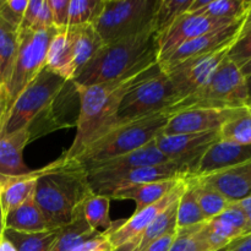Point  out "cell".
Listing matches in <instances>:
<instances>
[{
	"label": "cell",
	"mask_w": 251,
	"mask_h": 251,
	"mask_svg": "<svg viewBox=\"0 0 251 251\" xmlns=\"http://www.w3.org/2000/svg\"><path fill=\"white\" fill-rule=\"evenodd\" d=\"M92 190L83 164L63 156L39 169L34 200L49 229H59L82 213V205Z\"/></svg>",
	"instance_id": "1"
},
{
	"label": "cell",
	"mask_w": 251,
	"mask_h": 251,
	"mask_svg": "<svg viewBox=\"0 0 251 251\" xmlns=\"http://www.w3.org/2000/svg\"><path fill=\"white\" fill-rule=\"evenodd\" d=\"M158 63L123 77L93 86H75L80 98V114L76 123L73 145L64 156L76 158L93 141L112 129L117 123V113L127 91L156 70Z\"/></svg>",
	"instance_id": "2"
},
{
	"label": "cell",
	"mask_w": 251,
	"mask_h": 251,
	"mask_svg": "<svg viewBox=\"0 0 251 251\" xmlns=\"http://www.w3.org/2000/svg\"><path fill=\"white\" fill-rule=\"evenodd\" d=\"M158 37L153 29L105 43L71 80L74 86H93L123 77L158 63Z\"/></svg>",
	"instance_id": "3"
},
{
	"label": "cell",
	"mask_w": 251,
	"mask_h": 251,
	"mask_svg": "<svg viewBox=\"0 0 251 251\" xmlns=\"http://www.w3.org/2000/svg\"><path fill=\"white\" fill-rule=\"evenodd\" d=\"M172 113L168 109L114 125L93 141L76 159L83 166L123 156L141 149L161 134Z\"/></svg>",
	"instance_id": "4"
},
{
	"label": "cell",
	"mask_w": 251,
	"mask_h": 251,
	"mask_svg": "<svg viewBox=\"0 0 251 251\" xmlns=\"http://www.w3.org/2000/svg\"><path fill=\"white\" fill-rule=\"evenodd\" d=\"M249 107L247 83L242 70L226 58L210 80L189 97L168 108L172 114L191 108L237 109Z\"/></svg>",
	"instance_id": "5"
},
{
	"label": "cell",
	"mask_w": 251,
	"mask_h": 251,
	"mask_svg": "<svg viewBox=\"0 0 251 251\" xmlns=\"http://www.w3.org/2000/svg\"><path fill=\"white\" fill-rule=\"evenodd\" d=\"M56 31L58 28L55 27L46 31H19L16 56L6 82L0 87V98L4 104L5 113L17 96L46 68L47 51Z\"/></svg>",
	"instance_id": "6"
},
{
	"label": "cell",
	"mask_w": 251,
	"mask_h": 251,
	"mask_svg": "<svg viewBox=\"0 0 251 251\" xmlns=\"http://www.w3.org/2000/svg\"><path fill=\"white\" fill-rule=\"evenodd\" d=\"M157 5L158 0H104L93 27L103 44L136 36L153 29Z\"/></svg>",
	"instance_id": "7"
},
{
	"label": "cell",
	"mask_w": 251,
	"mask_h": 251,
	"mask_svg": "<svg viewBox=\"0 0 251 251\" xmlns=\"http://www.w3.org/2000/svg\"><path fill=\"white\" fill-rule=\"evenodd\" d=\"M66 82L63 77L44 68L6 110L0 136L31 126L37 115L53 104Z\"/></svg>",
	"instance_id": "8"
},
{
	"label": "cell",
	"mask_w": 251,
	"mask_h": 251,
	"mask_svg": "<svg viewBox=\"0 0 251 251\" xmlns=\"http://www.w3.org/2000/svg\"><path fill=\"white\" fill-rule=\"evenodd\" d=\"M176 103L169 76L159 68L127 91L118 109L115 125L162 112Z\"/></svg>",
	"instance_id": "9"
},
{
	"label": "cell",
	"mask_w": 251,
	"mask_h": 251,
	"mask_svg": "<svg viewBox=\"0 0 251 251\" xmlns=\"http://www.w3.org/2000/svg\"><path fill=\"white\" fill-rule=\"evenodd\" d=\"M220 130L196 134L157 135L154 141L159 151L185 176H194L201 157L208 147L220 141Z\"/></svg>",
	"instance_id": "10"
},
{
	"label": "cell",
	"mask_w": 251,
	"mask_h": 251,
	"mask_svg": "<svg viewBox=\"0 0 251 251\" xmlns=\"http://www.w3.org/2000/svg\"><path fill=\"white\" fill-rule=\"evenodd\" d=\"M87 174L88 184L92 193L108 199H113L115 194L142 184L186 176L174 163L142 167L119 174H95L88 172Z\"/></svg>",
	"instance_id": "11"
},
{
	"label": "cell",
	"mask_w": 251,
	"mask_h": 251,
	"mask_svg": "<svg viewBox=\"0 0 251 251\" xmlns=\"http://www.w3.org/2000/svg\"><path fill=\"white\" fill-rule=\"evenodd\" d=\"M234 41L229 42L212 53L183 61L166 73L169 76V80L176 95V102L193 95L210 80L220 64L227 58L228 51Z\"/></svg>",
	"instance_id": "12"
},
{
	"label": "cell",
	"mask_w": 251,
	"mask_h": 251,
	"mask_svg": "<svg viewBox=\"0 0 251 251\" xmlns=\"http://www.w3.org/2000/svg\"><path fill=\"white\" fill-rule=\"evenodd\" d=\"M238 21L215 19L203 15L185 14L176 20L166 32L158 37V64L168 59L181 44L195 39L222 27L230 26Z\"/></svg>",
	"instance_id": "13"
},
{
	"label": "cell",
	"mask_w": 251,
	"mask_h": 251,
	"mask_svg": "<svg viewBox=\"0 0 251 251\" xmlns=\"http://www.w3.org/2000/svg\"><path fill=\"white\" fill-rule=\"evenodd\" d=\"M188 176L183 179L173 190L169 194H167L163 199H161L157 202L142 208L141 211L134 212V215L127 221H120L114 225L113 223L112 228L105 230L104 235L107 237L110 247L113 250L119 249L124 245L129 244L132 240L136 239L147 227L152 223V221L159 215L163 210H166L169 205L176 202L181 194L184 193L188 183Z\"/></svg>",
	"instance_id": "14"
},
{
	"label": "cell",
	"mask_w": 251,
	"mask_h": 251,
	"mask_svg": "<svg viewBox=\"0 0 251 251\" xmlns=\"http://www.w3.org/2000/svg\"><path fill=\"white\" fill-rule=\"evenodd\" d=\"M250 107L237 109L218 108H191L174 113L161 131L162 135L196 134L220 130L227 122L247 112Z\"/></svg>",
	"instance_id": "15"
},
{
	"label": "cell",
	"mask_w": 251,
	"mask_h": 251,
	"mask_svg": "<svg viewBox=\"0 0 251 251\" xmlns=\"http://www.w3.org/2000/svg\"><path fill=\"white\" fill-rule=\"evenodd\" d=\"M242 20H239L235 24L230 25V26L215 29V31H211L208 33L198 37V38L191 39V41L181 44L168 59H166L161 64H158L161 70L163 73H168L169 70L176 68V65L181 64L183 61L199 58V56L206 55L208 53H212V51L217 50L221 47L234 41L239 36Z\"/></svg>",
	"instance_id": "16"
},
{
	"label": "cell",
	"mask_w": 251,
	"mask_h": 251,
	"mask_svg": "<svg viewBox=\"0 0 251 251\" xmlns=\"http://www.w3.org/2000/svg\"><path fill=\"white\" fill-rule=\"evenodd\" d=\"M172 163L167 156H164L157 147L156 141L152 140L141 149L132 151L123 156L105 159L97 163L86 164L85 169L88 173L95 174H119L130 169L142 168V167L159 166V164Z\"/></svg>",
	"instance_id": "17"
},
{
	"label": "cell",
	"mask_w": 251,
	"mask_h": 251,
	"mask_svg": "<svg viewBox=\"0 0 251 251\" xmlns=\"http://www.w3.org/2000/svg\"><path fill=\"white\" fill-rule=\"evenodd\" d=\"M251 159V145L220 141L208 147L201 157L194 176H207L242 164Z\"/></svg>",
	"instance_id": "18"
},
{
	"label": "cell",
	"mask_w": 251,
	"mask_h": 251,
	"mask_svg": "<svg viewBox=\"0 0 251 251\" xmlns=\"http://www.w3.org/2000/svg\"><path fill=\"white\" fill-rule=\"evenodd\" d=\"M198 178L217 189L228 201L237 203L251 196V159L226 171Z\"/></svg>",
	"instance_id": "19"
},
{
	"label": "cell",
	"mask_w": 251,
	"mask_h": 251,
	"mask_svg": "<svg viewBox=\"0 0 251 251\" xmlns=\"http://www.w3.org/2000/svg\"><path fill=\"white\" fill-rule=\"evenodd\" d=\"M31 139L29 127L0 136V176H20L31 173L24 162V150Z\"/></svg>",
	"instance_id": "20"
},
{
	"label": "cell",
	"mask_w": 251,
	"mask_h": 251,
	"mask_svg": "<svg viewBox=\"0 0 251 251\" xmlns=\"http://www.w3.org/2000/svg\"><path fill=\"white\" fill-rule=\"evenodd\" d=\"M71 33V80L76 74L92 59L98 49L103 46L102 39L98 36L93 25L69 27Z\"/></svg>",
	"instance_id": "21"
},
{
	"label": "cell",
	"mask_w": 251,
	"mask_h": 251,
	"mask_svg": "<svg viewBox=\"0 0 251 251\" xmlns=\"http://www.w3.org/2000/svg\"><path fill=\"white\" fill-rule=\"evenodd\" d=\"M38 171H32L26 176H0V205L4 217L27 200L36 188Z\"/></svg>",
	"instance_id": "22"
},
{
	"label": "cell",
	"mask_w": 251,
	"mask_h": 251,
	"mask_svg": "<svg viewBox=\"0 0 251 251\" xmlns=\"http://www.w3.org/2000/svg\"><path fill=\"white\" fill-rule=\"evenodd\" d=\"M5 229L24 233H39L49 230L41 208L34 200V193L19 207L4 217Z\"/></svg>",
	"instance_id": "23"
},
{
	"label": "cell",
	"mask_w": 251,
	"mask_h": 251,
	"mask_svg": "<svg viewBox=\"0 0 251 251\" xmlns=\"http://www.w3.org/2000/svg\"><path fill=\"white\" fill-rule=\"evenodd\" d=\"M185 176L173 179H164V180L152 181V183L142 184V185L135 186V188L123 190L120 193L115 194L113 199L117 200H132L136 203V210L141 211L142 208L157 202L161 199H163L167 194L171 193L179 183H180Z\"/></svg>",
	"instance_id": "24"
},
{
	"label": "cell",
	"mask_w": 251,
	"mask_h": 251,
	"mask_svg": "<svg viewBox=\"0 0 251 251\" xmlns=\"http://www.w3.org/2000/svg\"><path fill=\"white\" fill-rule=\"evenodd\" d=\"M71 33L70 28H58L49 43L46 68L64 80L71 81Z\"/></svg>",
	"instance_id": "25"
},
{
	"label": "cell",
	"mask_w": 251,
	"mask_h": 251,
	"mask_svg": "<svg viewBox=\"0 0 251 251\" xmlns=\"http://www.w3.org/2000/svg\"><path fill=\"white\" fill-rule=\"evenodd\" d=\"M100 233L102 232L91 229L81 213L68 226L59 228L58 237L49 251H73L82 242L91 239Z\"/></svg>",
	"instance_id": "26"
},
{
	"label": "cell",
	"mask_w": 251,
	"mask_h": 251,
	"mask_svg": "<svg viewBox=\"0 0 251 251\" xmlns=\"http://www.w3.org/2000/svg\"><path fill=\"white\" fill-rule=\"evenodd\" d=\"M190 178L193 181L194 189H195L199 206H200L206 221L217 217L232 205L230 201H228L217 189L211 186L210 184L205 183L198 176H190Z\"/></svg>",
	"instance_id": "27"
},
{
	"label": "cell",
	"mask_w": 251,
	"mask_h": 251,
	"mask_svg": "<svg viewBox=\"0 0 251 251\" xmlns=\"http://www.w3.org/2000/svg\"><path fill=\"white\" fill-rule=\"evenodd\" d=\"M19 28L0 17V87L6 82L11 71L19 48Z\"/></svg>",
	"instance_id": "28"
},
{
	"label": "cell",
	"mask_w": 251,
	"mask_h": 251,
	"mask_svg": "<svg viewBox=\"0 0 251 251\" xmlns=\"http://www.w3.org/2000/svg\"><path fill=\"white\" fill-rule=\"evenodd\" d=\"M59 229H49L39 233H24L4 229V237L14 244L17 251H49L53 247Z\"/></svg>",
	"instance_id": "29"
},
{
	"label": "cell",
	"mask_w": 251,
	"mask_h": 251,
	"mask_svg": "<svg viewBox=\"0 0 251 251\" xmlns=\"http://www.w3.org/2000/svg\"><path fill=\"white\" fill-rule=\"evenodd\" d=\"M206 221L196 198L195 189L190 176H188L186 188L178 201V210H176V229L193 226L201 225Z\"/></svg>",
	"instance_id": "30"
},
{
	"label": "cell",
	"mask_w": 251,
	"mask_h": 251,
	"mask_svg": "<svg viewBox=\"0 0 251 251\" xmlns=\"http://www.w3.org/2000/svg\"><path fill=\"white\" fill-rule=\"evenodd\" d=\"M110 199L105 196L91 194L82 205V215L90 228L96 232H100V228L108 230L112 228L113 222L109 216Z\"/></svg>",
	"instance_id": "31"
},
{
	"label": "cell",
	"mask_w": 251,
	"mask_h": 251,
	"mask_svg": "<svg viewBox=\"0 0 251 251\" xmlns=\"http://www.w3.org/2000/svg\"><path fill=\"white\" fill-rule=\"evenodd\" d=\"M193 0H158L153 19V31L157 36L166 32L183 15L188 14Z\"/></svg>",
	"instance_id": "32"
},
{
	"label": "cell",
	"mask_w": 251,
	"mask_h": 251,
	"mask_svg": "<svg viewBox=\"0 0 251 251\" xmlns=\"http://www.w3.org/2000/svg\"><path fill=\"white\" fill-rule=\"evenodd\" d=\"M251 0H210L208 4L195 15L215 17L229 21H239L247 14Z\"/></svg>",
	"instance_id": "33"
},
{
	"label": "cell",
	"mask_w": 251,
	"mask_h": 251,
	"mask_svg": "<svg viewBox=\"0 0 251 251\" xmlns=\"http://www.w3.org/2000/svg\"><path fill=\"white\" fill-rule=\"evenodd\" d=\"M104 0H70L68 27L93 25L102 12Z\"/></svg>",
	"instance_id": "34"
},
{
	"label": "cell",
	"mask_w": 251,
	"mask_h": 251,
	"mask_svg": "<svg viewBox=\"0 0 251 251\" xmlns=\"http://www.w3.org/2000/svg\"><path fill=\"white\" fill-rule=\"evenodd\" d=\"M221 140L239 145H251V108L233 118L220 129Z\"/></svg>",
	"instance_id": "35"
},
{
	"label": "cell",
	"mask_w": 251,
	"mask_h": 251,
	"mask_svg": "<svg viewBox=\"0 0 251 251\" xmlns=\"http://www.w3.org/2000/svg\"><path fill=\"white\" fill-rule=\"evenodd\" d=\"M169 251H211L202 230V223L176 229V239Z\"/></svg>",
	"instance_id": "36"
},
{
	"label": "cell",
	"mask_w": 251,
	"mask_h": 251,
	"mask_svg": "<svg viewBox=\"0 0 251 251\" xmlns=\"http://www.w3.org/2000/svg\"><path fill=\"white\" fill-rule=\"evenodd\" d=\"M227 58L242 70L243 75H249L251 73V28L237 37Z\"/></svg>",
	"instance_id": "37"
},
{
	"label": "cell",
	"mask_w": 251,
	"mask_h": 251,
	"mask_svg": "<svg viewBox=\"0 0 251 251\" xmlns=\"http://www.w3.org/2000/svg\"><path fill=\"white\" fill-rule=\"evenodd\" d=\"M28 0H0V17L11 26L20 28Z\"/></svg>",
	"instance_id": "38"
},
{
	"label": "cell",
	"mask_w": 251,
	"mask_h": 251,
	"mask_svg": "<svg viewBox=\"0 0 251 251\" xmlns=\"http://www.w3.org/2000/svg\"><path fill=\"white\" fill-rule=\"evenodd\" d=\"M50 7L53 25L55 28H66L69 22V5L70 0H47Z\"/></svg>",
	"instance_id": "39"
},
{
	"label": "cell",
	"mask_w": 251,
	"mask_h": 251,
	"mask_svg": "<svg viewBox=\"0 0 251 251\" xmlns=\"http://www.w3.org/2000/svg\"><path fill=\"white\" fill-rule=\"evenodd\" d=\"M42 4H43V0H28V4H27L26 11H25L24 17H22L19 31H26V29L32 28L37 19V15H38L39 10L42 7Z\"/></svg>",
	"instance_id": "40"
},
{
	"label": "cell",
	"mask_w": 251,
	"mask_h": 251,
	"mask_svg": "<svg viewBox=\"0 0 251 251\" xmlns=\"http://www.w3.org/2000/svg\"><path fill=\"white\" fill-rule=\"evenodd\" d=\"M53 16H51L50 7H49L48 1L43 0L41 10H39L37 19L32 26V31H46V29L53 28Z\"/></svg>",
	"instance_id": "41"
},
{
	"label": "cell",
	"mask_w": 251,
	"mask_h": 251,
	"mask_svg": "<svg viewBox=\"0 0 251 251\" xmlns=\"http://www.w3.org/2000/svg\"><path fill=\"white\" fill-rule=\"evenodd\" d=\"M109 248L112 247H110L109 242H108L104 233L102 232L100 234L96 235V237L91 238V239H87L85 240V242H82L73 251H102L105 249H109Z\"/></svg>",
	"instance_id": "42"
},
{
	"label": "cell",
	"mask_w": 251,
	"mask_h": 251,
	"mask_svg": "<svg viewBox=\"0 0 251 251\" xmlns=\"http://www.w3.org/2000/svg\"><path fill=\"white\" fill-rule=\"evenodd\" d=\"M176 232H171L168 234L163 235L159 239L154 240L153 243L149 245L144 251H169L171 250L172 244H173L174 239H176Z\"/></svg>",
	"instance_id": "43"
},
{
	"label": "cell",
	"mask_w": 251,
	"mask_h": 251,
	"mask_svg": "<svg viewBox=\"0 0 251 251\" xmlns=\"http://www.w3.org/2000/svg\"><path fill=\"white\" fill-rule=\"evenodd\" d=\"M220 251H251V232L237 238Z\"/></svg>",
	"instance_id": "44"
},
{
	"label": "cell",
	"mask_w": 251,
	"mask_h": 251,
	"mask_svg": "<svg viewBox=\"0 0 251 251\" xmlns=\"http://www.w3.org/2000/svg\"><path fill=\"white\" fill-rule=\"evenodd\" d=\"M237 203L240 206V208L244 211L245 216H247L248 222H249V225L251 227V196L250 198H247V199H244V200L239 201V202H237Z\"/></svg>",
	"instance_id": "45"
},
{
	"label": "cell",
	"mask_w": 251,
	"mask_h": 251,
	"mask_svg": "<svg viewBox=\"0 0 251 251\" xmlns=\"http://www.w3.org/2000/svg\"><path fill=\"white\" fill-rule=\"evenodd\" d=\"M251 28V5L250 7L248 9L247 14H245V16L243 17L242 20V26H240V31H239V34L240 33H244V32H247L248 29Z\"/></svg>",
	"instance_id": "46"
},
{
	"label": "cell",
	"mask_w": 251,
	"mask_h": 251,
	"mask_svg": "<svg viewBox=\"0 0 251 251\" xmlns=\"http://www.w3.org/2000/svg\"><path fill=\"white\" fill-rule=\"evenodd\" d=\"M0 251H17V250L16 248L14 247V244L2 235V237L0 238Z\"/></svg>",
	"instance_id": "47"
},
{
	"label": "cell",
	"mask_w": 251,
	"mask_h": 251,
	"mask_svg": "<svg viewBox=\"0 0 251 251\" xmlns=\"http://www.w3.org/2000/svg\"><path fill=\"white\" fill-rule=\"evenodd\" d=\"M245 83H247L248 91V100H249V107L251 108V73L245 76Z\"/></svg>",
	"instance_id": "48"
},
{
	"label": "cell",
	"mask_w": 251,
	"mask_h": 251,
	"mask_svg": "<svg viewBox=\"0 0 251 251\" xmlns=\"http://www.w3.org/2000/svg\"><path fill=\"white\" fill-rule=\"evenodd\" d=\"M4 229H5V225H4V213H2L1 205H0V238H1L2 234H4Z\"/></svg>",
	"instance_id": "49"
},
{
	"label": "cell",
	"mask_w": 251,
	"mask_h": 251,
	"mask_svg": "<svg viewBox=\"0 0 251 251\" xmlns=\"http://www.w3.org/2000/svg\"><path fill=\"white\" fill-rule=\"evenodd\" d=\"M1 113H5V108H4V104H2L1 98H0V114H1Z\"/></svg>",
	"instance_id": "50"
},
{
	"label": "cell",
	"mask_w": 251,
	"mask_h": 251,
	"mask_svg": "<svg viewBox=\"0 0 251 251\" xmlns=\"http://www.w3.org/2000/svg\"><path fill=\"white\" fill-rule=\"evenodd\" d=\"M2 119H4V113L0 114V129H1V125H2Z\"/></svg>",
	"instance_id": "51"
},
{
	"label": "cell",
	"mask_w": 251,
	"mask_h": 251,
	"mask_svg": "<svg viewBox=\"0 0 251 251\" xmlns=\"http://www.w3.org/2000/svg\"><path fill=\"white\" fill-rule=\"evenodd\" d=\"M102 251H113L112 248H109V249H105V250H102Z\"/></svg>",
	"instance_id": "52"
}]
</instances>
